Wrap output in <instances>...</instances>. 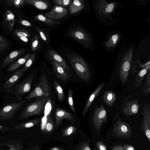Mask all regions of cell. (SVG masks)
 I'll list each match as a JSON object with an SVG mask.
<instances>
[{
	"instance_id": "obj_1",
	"label": "cell",
	"mask_w": 150,
	"mask_h": 150,
	"mask_svg": "<svg viewBox=\"0 0 150 150\" xmlns=\"http://www.w3.org/2000/svg\"><path fill=\"white\" fill-rule=\"evenodd\" d=\"M67 57L76 74L82 80L88 81L91 77L89 67L84 59L79 55L73 53Z\"/></svg>"
},
{
	"instance_id": "obj_2",
	"label": "cell",
	"mask_w": 150,
	"mask_h": 150,
	"mask_svg": "<svg viewBox=\"0 0 150 150\" xmlns=\"http://www.w3.org/2000/svg\"><path fill=\"white\" fill-rule=\"evenodd\" d=\"M1 2V27L4 33L6 35H10L13 33L16 24L15 18L13 11L10 7L7 6Z\"/></svg>"
},
{
	"instance_id": "obj_3",
	"label": "cell",
	"mask_w": 150,
	"mask_h": 150,
	"mask_svg": "<svg viewBox=\"0 0 150 150\" xmlns=\"http://www.w3.org/2000/svg\"><path fill=\"white\" fill-rule=\"evenodd\" d=\"M48 100L47 97L39 98L37 100L27 105L19 116L22 120L41 113Z\"/></svg>"
},
{
	"instance_id": "obj_4",
	"label": "cell",
	"mask_w": 150,
	"mask_h": 150,
	"mask_svg": "<svg viewBox=\"0 0 150 150\" xmlns=\"http://www.w3.org/2000/svg\"><path fill=\"white\" fill-rule=\"evenodd\" d=\"M51 90V87L46 76L44 74H42L40 82L27 96L25 99L29 100L35 98L48 97Z\"/></svg>"
},
{
	"instance_id": "obj_5",
	"label": "cell",
	"mask_w": 150,
	"mask_h": 150,
	"mask_svg": "<svg viewBox=\"0 0 150 150\" xmlns=\"http://www.w3.org/2000/svg\"><path fill=\"white\" fill-rule=\"evenodd\" d=\"M133 51V48L130 47L125 54L119 67L120 79L123 84H125L127 80L132 59Z\"/></svg>"
},
{
	"instance_id": "obj_6",
	"label": "cell",
	"mask_w": 150,
	"mask_h": 150,
	"mask_svg": "<svg viewBox=\"0 0 150 150\" xmlns=\"http://www.w3.org/2000/svg\"><path fill=\"white\" fill-rule=\"evenodd\" d=\"M33 76L29 74L21 82L16 84L10 91H13L15 99L18 100H21L24 96L28 93L31 88Z\"/></svg>"
},
{
	"instance_id": "obj_7",
	"label": "cell",
	"mask_w": 150,
	"mask_h": 150,
	"mask_svg": "<svg viewBox=\"0 0 150 150\" xmlns=\"http://www.w3.org/2000/svg\"><path fill=\"white\" fill-rule=\"evenodd\" d=\"M25 102V100H21L6 104L0 109V120L3 121L12 119Z\"/></svg>"
},
{
	"instance_id": "obj_8",
	"label": "cell",
	"mask_w": 150,
	"mask_h": 150,
	"mask_svg": "<svg viewBox=\"0 0 150 150\" xmlns=\"http://www.w3.org/2000/svg\"><path fill=\"white\" fill-rule=\"evenodd\" d=\"M69 35L85 48L91 45L92 40L90 35L83 29L78 27L70 31Z\"/></svg>"
},
{
	"instance_id": "obj_9",
	"label": "cell",
	"mask_w": 150,
	"mask_h": 150,
	"mask_svg": "<svg viewBox=\"0 0 150 150\" xmlns=\"http://www.w3.org/2000/svg\"><path fill=\"white\" fill-rule=\"evenodd\" d=\"M107 112L102 104L98 107H95L92 119L93 126L99 132L103 124L107 121Z\"/></svg>"
},
{
	"instance_id": "obj_10",
	"label": "cell",
	"mask_w": 150,
	"mask_h": 150,
	"mask_svg": "<svg viewBox=\"0 0 150 150\" xmlns=\"http://www.w3.org/2000/svg\"><path fill=\"white\" fill-rule=\"evenodd\" d=\"M10 35L22 46L28 43L31 37L30 33L27 28L18 26Z\"/></svg>"
},
{
	"instance_id": "obj_11",
	"label": "cell",
	"mask_w": 150,
	"mask_h": 150,
	"mask_svg": "<svg viewBox=\"0 0 150 150\" xmlns=\"http://www.w3.org/2000/svg\"><path fill=\"white\" fill-rule=\"evenodd\" d=\"M113 132L120 137H129L132 135V130L129 125L120 119H118L115 123Z\"/></svg>"
},
{
	"instance_id": "obj_12",
	"label": "cell",
	"mask_w": 150,
	"mask_h": 150,
	"mask_svg": "<svg viewBox=\"0 0 150 150\" xmlns=\"http://www.w3.org/2000/svg\"><path fill=\"white\" fill-rule=\"evenodd\" d=\"M26 52V49L24 48L16 49L11 51L1 62L0 68L1 69L5 68L18 58L23 56Z\"/></svg>"
},
{
	"instance_id": "obj_13",
	"label": "cell",
	"mask_w": 150,
	"mask_h": 150,
	"mask_svg": "<svg viewBox=\"0 0 150 150\" xmlns=\"http://www.w3.org/2000/svg\"><path fill=\"white\" fill-rule=\"evenodd\" d=\"M140 108V104L136 100L126 101L124 102L121 108L122 112L127 116H131L137 114Z\"/></svg>"
},
{
	"instance_id": "obj_14",
	"label": "cell",
	"mask_w": 150,
	"mask_h": 150,
	"mask_svg": "<svg viewBox=\"0 0 150 150\" xmlns=\"http://www.w3.org/2000/svg\"><path fill=\"white\" fill-rule=\"evenodd\" d=\"M143 116L142 122V127L144 133L150 142V107L149 104H144L142 107Z\"/></svg>"
},
{
	"instance_id": "obj_15",
	"label": "cell",
	"mask_w": 150,
	"mask_h": 150,
	"mask_svg": "<svg viewBox=\"0 0 150 150\" xmlns=\"http://www.w3.org/2000/svg\"><path fill=\"white\" fill-rule=\"evenodd\" d=\"M67 9L57 5H55L50 11L45 13L44 16L52 20H58L66 17L68 15Z\"/></svg>"
},
{
	"instance_id": "obj_16",
	"label": "cell",
	"mask_w": 150,
	"mask_h": 150,
	"mask_svg": "<svg viewBox=\"0 0 150 150\" xmlns=\"http://www.w3.org/2000/svg\"><path fill=\"white\" fill-rule=\"evenodd\" d=\"M115 6V3H109L107 1L100 0L98 1L96 9L99 14L108 16L112 12Z\"/></svg>"
},
{
	"instance_id": "obj_17",
	"label": "cell",
	"mask_w": 150,
	"mask_h": 150,
	"mask_svg": "<svg viewBox=\"0 0 150 150\" xmlns=\"http://www.w3.org/2000/svg\"><path fill=\"white\" fill-rule=\"evenodd\" d=\"M11 7L15 16L16 24L18 25V26L24 27L33 26L32 23L28 20L27 18L21 11V9Z\"/></svg>"
},
{
	"instance_id": "obj_18",
	"label": "cell",
	"mask_w": 150,
	"mask_h": 150,
	"mask_svg": "<svg viewBox=\"0 0 150 150\" xmlns=\"http://www.w3.org/2000/svg\"><path fill=\"white\" fill-rule=\"evenodd\" d=\"M54 116L55 126L57 128L61 125L62 120L64 119H68L72 124H74L75 122V120L72 115L63 109L57 108L55 111Z\"/></svg>"
},
{
	"instance_id": "obj_19",
	"label": "cell",
	"mask_w": 150,
	"mask_h": 150,
	"mask_svg": "<svg viewBox=\"0 0 150 150\" xmlns=\"http://www.w3.org/2000/svg\"><path fill=\"white\" fill-rule=\"evenodd\" d=\"M49 58L51 60V63L56 77L63 81L69 80L70 79L69 76L65 69L49 56Z\"/></svg>"
},
{
	"instance_id": "obj_20",
	"label": "cell",
	"mask_w": 150,
	"mask_h": 150,
	"mask_svg": "<svg viewBox=\"0 0 150 150\" xmlns=\"http://www.w3.org/2000/svg\"><path fill=\"white\" fill-rule=\"evenodd\" d=\"M24 73L22 68L16 71L5 82L4 86V88L6 89L7 92H9L10 89L23 76Z\"/></svg>"
},
{
	"instance_id": "obj_21",
	"label": "cell",
	"mask_w": 150,
	"mask_h": 150,
	"mask_svg": "<svg viewBox=\"0 0 150 150\" xmlns=\"http://www.w3.org/2000/svg\"><path fill=\"white\" fill-rule=\"evenodd\" d=\"M31 53H28L18 59L11 64L7 68L8 71L12 72L16 70L25 64Z\"/></svg>"
},
{
	"instance_id": "obj_22",
	"label": "cell",
	"mask_w": 150,
	"mask_h": 150,
	"mask_svg": "<svg viewBox=\"0 0 150 150\" xmlns=\"http://www.w3.org/2000/svg\"><path fill=\"white\" fill-rule=\"evenodd\" d=\"M7 146L8 150L0 148V150H23V145L21 141L16 139H10L0 144V146Z\"/></svg>"
},
{
	"instance_id": "obj_23",
	"label": "cell",
	"mask_w": 150,
	"mask_h": 150,
	"mask_svg": "<svg viewBox=\"0 0 150 150\" xmlns=\"http://www.w3.org/2000/svg\"><path fill=\"white\" fill-rule=\"evenodd\" d=\"M104 86V83H101L90 96L83 111V118H84L89 108L98 95Z\"/></svg>"
},
{
	"instance_id": "obj_24",
	"label": "cell",
	"mask_w": 150,
	"mask_h": 150,
	"mask_svg": "<svg viewBox=\"0 0 150 150\" xmlns=\"http://www.w3.org/2000/svg\"><path fill=\"white\" fill-rule=\"evenodd\" d=\"M13 45L12 43L8 39L0 33V54H5Z\"/></svg>"
},
{
	"instance_id": "obj_25",
	"label": "cell",
	"mask_w": 150,
	"mask_h": 150,
	"mask_svg": "<svg viewBox=\"0 0 150 150\" xmlns=\"http://www.w3.org/2000/svg\"><path fill=\"white\" fill-rule=\"evenodd\" d=\"M47 52L49 56L64 69L67 70L69 69L67 64L65 60L54 50L50 49L48 50Z\"/></svg>"
},
{
	"instance_id": "obj_26",
	"label": "cell",
	"mask_w": 150,
	"mask_h": 150,
	"mask_svg": "<svg viewBox=\"0 0 150 150\" xmlns=\"http://www.w3.org/2000/svg\"><path fill=\"white\" fill-rule=\"evenodd\" d=\"M150 65L141 70L136 76L134 83L135 88L139 87L142 84L145 75L150 70Z\"/></svg>"
},
{
	"instance_id": "obj_27",
	"label": "cell",
	"mask_w": 150,
	"mask_h": 150,
	"mask_svg": "<svg viewBox=\"0 0 150 150\" xmlns=\"http://www.w3.org/2000/svg\"><path fill=\"white\" fill-rule=\"evenodd\" d=\"M84 7L83 0H74L69 5V12L70 14H73L79 11Z\"/></svg>"
},
{
	"instance_id": "obj_28",
	"label": "cell",
	"mask_w": 150,
	"mask_h": 150,
	"mask_svg": "<svg viewBox=\"0 0 150 150\" xmlns=\"http://www.w3.org/2000/svg\"><path fill=\"white\" fill-rule=\"evenodd\" d=\"M103 99L106 105L109 107H111L115 101L116 94L112 91H107L103 94Z\"/></svg>"
},
{
	"instance_id": "obj_29",
	"label": "cell",
	"mask_w": 150,
	"mask_h": 150,
	"mask_svg": "<svg viewBox=\"0 0 150 150\" xmlns=\"http://www.w3.org/2000/svg\"><path fill=\"white\" fill-rule=\"evenodd\" d=\"M26 5L33 6L40 10H45L48 8L46 1L43 0H25Z\"/></svg>"
},
{
	"instance_id": "obj_30",
	"label": "cell",
	"mask_w": 150,
	"mask_h": 150,
	"mask_svg": "<svg viewBox=\"0 0 150 150\" xmlns=\"http://www.w3.org/2000/svg\"><path fill=\"white\" fill-rule=\"evenodd\" d=\"M40 119L37 118L16 125L14 128L16 130L25 129L33 127L40 122Z\"/></svg>"
},
{
	"instance_id": "obj_31",
	"label": "cell",
	"mask_w": 150,
	"mask_h": 150,
	"mask_svg": "<svg viewBox=\"0 0 150 150\" xmlns=\"http://www.w3.org/2000/svg\"><path fill=\"white\" fill-rule=\"evenodd\" d=\"M4 3L7 6L21 9L26 5L25 0H4Z\"/></svg>"
},
{
	"instance_id": "obj_32",
	"label": "cell",
	"mask_w": 150,
	"mask_h": 150,
	"mask_svg": "<svg viewBox=\"0 0 150 150\" xmlns=\"http://www.w3.org/2000/svg\"><path fill=\"white\" fill-rule=\"evenodd\" d=\"M120 35L119 33H115L110 36L105 43V46L108 48H113L117 45L120 41Z\"/></svg>"
},
{
	"instance_id": "obj_33",
	"label": "cell",
	"mask_w": 150,
	"mask_h": 150,
	"mask_svg": "<svg viewBox=\"0 0 150 150\" xmlns=\"http://www.w3.org/2000/svg\"><path fill=\"white\" fill-rule=\"evenodd\" d=\"M33 18L35 21L42 22L48 25L51 26L59 24V22L50 20L41 14L33 16Z\"/></svg>"
},
{
	"instance_id": "obj_34",
	"label": "cell",
	"mask_w": 150,
	"mask_h": 150,
	"mask_svg": "<svg viewBox=\"0 0 150 150\" xmlns=\"http://www.w3.org/2000/svg\"><path fill=\"white\" fill-rule=\"evenodd\" d=\"M54 129L53 119L52 117L49 116L47 120L45 125L43 132L45 133L50 134L53 131Z\"/></svg>"
},
{
	"instance_id": "obj_35",
	"label": "cell",
	"mask_w": 150,
	"mask_h": 150,
	"mask_svg": "<svg viewBox=\"0 0 150 150\" xmlns=\"http://www.w3.org/2000/svg\"><path fill=\"white\" fill-rule=\"evenodd\" d=\"M53 84L57 93L58 99L59 101H62L64 97V91L62 88L55 79H54Z\"/></svg>"
},
{
	"instance_id": "obj_36",
	"label": "cell",
	"mask_w": 150,
	"mask_h": 150,
	"mask_svg": "<svg viewBox=\"0 0 150 150\" xmlns=\"http://www.w3.org/2000/svg\"><path fill=\"white\" fill-rule=\"evenodd\" d=\"M142 93L145 95L150 93V71H149L146 78L144 84L142 87Z\"/></svg>"
},
{
	"instance_id": "obj_37",
	"label": "cell",
	"mask_w": 150,
	"mask_h": 150,
	"mask_svg": "<svg viewBox=\"0 0 150 150\" xmlns=\"http://www.w3.org/2000/svg\"><path fill=\"white\" fill-rule=\"evenodd\" d=\"M77 130V127L74 125L69 126L66 127L62 132V136L67 137L70 136L75 133Z\"/></svg>"
},
{
	"instance_id": "obj_38",
	"label": "cell",
	"mask_w": 150,
	"mask_h": 150,
	"mask_svg": "<svg viewBox=\"0 0 150 150\" xmlns=\"http://www.w3.org/2000/svg\"><path fill=\"white\" fill-rule=\"evenodd\" d=\"M30 45L31 49L33 51H35L39 49L40 44L38 35H35L32 38Z\"/></svg>"
},
{
	"instance_id": "obj_39",
	"label": "cell",
	"mask_w": 150,
	"mask_h": 150,
	"mask_svg": "<svg viewBox=\"0 0 150 150\" xmlns=\"http://www.w3.org/2000/svg\"><path fill=\"white\" fill-rule=\"evenodd\" d=\"M36 56L35 54H31L30 57L25 64L23 67L22 68L24 72L32 66Z\"/></svg>"
},
{
	"instance_id": "obj_40",
	"label": "cell",
	"mask_w": 150,
	"mask_h": 150,
	"mask_svg": "<svg viewBox=\"0 0 150 150\" xmlns=\"http://www.w3.org/2000/svg\"><path fill=\"white\" fill-rule=\"evenodd\" d=\"M74 90L71 89L68 90V101L69 106L71 110L73 112H75V110L73 99V93Z\"/></svg>"
},
{
	"instance_id": "obj_41",
	"label": "cell",
	"mask_w": 150,
	"mask_h": 150,
	"mask_svg": "<svg viewBox=\"0 0 150 150\" xmlns=\"http://www.w3.org/2000/svg\"><path fill=\"white\" fill-rule=\"evenodd\" d=\"M54 2L57 5L65 8L69 6L71 3L72 0H54Z\"/></svg>"
},
{
	"instance_id": "obj_42",
	"label": "cell",
	"mask_w": 150,
	"mask_h": 150,
	"mask_svg": "<svg viewBox=\"0 0 150 150\" xmlns=\"http://www.w3.org/2000/svg\"><path fill=\"white\" fill-rule=\"evenodd\" d=\"M76 150H91L88 142H81L76 148Z\"/></svg>"
},
{
	"instance_id": "obj_43",
	"label": "cell",
	"mask_w": 150,
	"mask_h": 150,
	"mask_svg": "<svg viewBox=\"0 0 150 150\" xmlns=\"http://www.w3.org/2000/svg\"><path fill=\"white\" fill-rule=\"evenodd\" d=\"M36 30L42 40L45 42H48L47 37L43 30L39 27H37Z\"/></svg>"
},
{
	"instance_id": "obj_44",
	"label": "cell",
	"mask_w": 150,
	"mask_h": 150,
	"mask_svg": "<svg viewBox=\"0 0 150 150\" xmlns=\"http://www.w3.org/2000/svg\"><path fill=\"white\" fill-rule=\"evenodd\" d=\"M96 145L98 150H107L106 145L102 141L97 142Z\"/></svg>"
},
{
	"instance_id": "obj_45",
	"label": "cell",
	"mask_w": 150,
	"mask_h": 150,
	"mask_svg": "<svg viewBox=\"0 0 150 150\" xmlns=\"http://www.w3.org/2000/svg\"><path fill=\"white\" fill-rule=\"evenodd\" d=\"M132 67L130 71L131 73L132 74H134L137 71V63L136 62H134V64Z\"/></svg>"
},
{
	"instance_id": "obj_46",
	"label": "cell",
	"mask_w": 150,
	"mask_h": 150,
	"mask_svg": "<svg viewBox=\"0 0 150 150\" xmlns=\"http://www.w3.org/2000/svg\"><path fill=\"white\" fill-rule=\"evenodd\" d=\"M123 146L124 150H135L134 147L132 146L129 144H123Z\"/></svg>"
},
{
	"instance_id": "obj_47",
	"label": "cell",
	"mask_w": 150,
	"mask_h": 150,
	"mask_svg": "<svg viewBox=\"0 0 150 150\" xmlns=\"http://www.w3.org/2000/svg\"><path fill=\"white\" fill-rule=\"evenodd\" d=\"M111 150H124L123 145H117L114 146Z\"/></svg>"
},
{
	"instance_id": "obj_48",
	"label": "cell",
	"mask_w": 150,
	"mask_h": 150,
	"mask_svg": "<svg viewBox=\"0 0 150 150\" xmlns=\"http://www.w3.org/2000/svg\"><path fill=\"white\" fill-rule=\"evenodd\" d=\"M10 129L9 127L0 125V132H6L9 131Z\"/></svg>"
},
{
	"instance_id": "obj_49",
	"label": "cell",
	"mask_w": 150,
	"mask_h": 150,
	"mask_svg": "<svg viewBox=\"0 0 150 150\" xmlns=\"http://www.w3.org/2000/svg\"><path fill=\"white\" fill-rule=\"evenodd\" d=\"M139 67H141L142 69H143L145 68L148 66L150 65V61H149L147 63L144 64H141L139 62Z\"/></svg>"
},
{
	"instance_id": "obj_50",
	"label": "cell",
	"mask_w": 150,
	"mask_h": 150,
	"mask_svg": "<svg viewBox=\"0 0 150 150\" xmlns=\"http://www.w3.org/2000/svg\"><path fill=\"white\" fill-rule=\"evenodd\" d=\"M30 150H40L39 147L38 146H33Z\"/></svg>"
},
{
	"instance_id": "obj_51",
	"label": "cell",
	"mask_w": 150,
	"mask_h": 150,
	"mask_svg": "<svg viewBox=\"0 0 150 150\" xmlns=\"http://www.w3.org/2000/svg\"><path fill=\"white\" fill-rule=\"evenodd\" d=\"M50 150H64L59 147H53L50 149Z\"/></svg>"
},
{
	"instance_id": "obj_52",
	"label": "cell",
	"mask_w": 150,
	"mask_h": 150,
	"mask_svg": "<svg viewBox=\"0 0 150 150\" xmlns=\"http://www.w3.org/2000/svg\"><path fill=\"white\" fill-rule=\"evenodd\" d=\"M2 8L1 0H0V15L1 14Z\"/></svg>"
}]
</instances>
